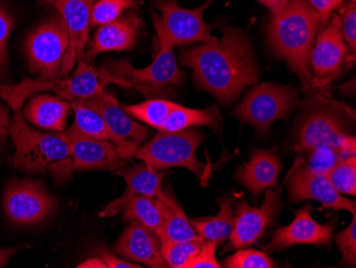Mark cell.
Here are the masks:
<instances>
[{"instance_id":"cell-21","label":"cell","mask_w":356,"mask_h":268,"mask_svg":"<svg viewBox=\"0 0 356 268\" xmlns=\"http://www.w3.org/2000/svg\"><path fill=\"white\" fill-rule=\"evenodd\" d=\"M115 175H121L126 181V191L121 198L112 201L99 213V217H112L122 211L125 204L135 196L161 197L163 194V181L165 173L154 170L147 164L142 163L131 168L117 170Z\"/></svg>"},{"instance_id":"cell-24","label":"cell","mask_w":356,"mask_h":268,"mask_svg":"<svg viewBox=\"0 0 356 268\" xmlns=\"http://www.w3.org/2000/svg\"><path fill=\"white\" fill-rule=\"evenodd\" d=\"M157 200L163 217V229L159 234L161 243L188 241L199 236L169 187L163 189V196Z\"/></svg>"},{"instance_id":"cell-3","label":"cell","mask_w":356,"mask_h":268,"mask_svg":"<svg viewBox=\"0 0 356 268\" xmlns=\"http://www.w3.org/2000/svg\"><path fill=\"white\" fill-rule=\"evenodd\" d=\"M151 17L159 40V49L151 65L136 69L127 60H119L109 63L106 70L121 87L134 88L145 97H163L171 94L168 88L183 83L184 74L178 68L174 47L165 37L160 17L155 12H151Z\"/></svg>"},{"instance_id":"cell-14","label":"cell","mask_w":356,"mask_h":268,"mask_svg":"<svg viewBox=\"0 0 356 268\" xmlns=\"http://www.w3.org/2000/svg\"><path fill=\"white\" fill-rule=\"evenodd\" d=\"M3 204L11 223L35 226L51 215L56 207V200L40 182L22 180L8 185Z\"/></svg>"},{"instance_id":"cell-11","label":"cell","mask_w":356,"mask_h":268,"mask_svg":"<svg viewBox=\"0 0 356 268\" xmlns=\"http://www.w3.org/2000/svg\"><path fill=\"white\" fill-rule=\"evenodd\" d=\"M78 101L87 107L93 108L103 117L111 135L112 143L117 148L122 159L126 161L136 155L138 149L151 135V131L134 121L118 100L105 89L93 97Z\"/></svg>"},{"instance_id":"cell-34","label":"cell","mask_w":356,"mask_h":268,"mask_svg":"<svg viewBox=\"0 0 356 268\" xmlns=\"http://www.w3.org/2000/svg\"><path fill=\"white\" fill-rule=\"evenodd\" d=\"M227 268H272L277 264L264 251L255 249H238L235 255L224 261Z\"/></svg>"},{"instance_id":"cell-23","label":"cell","mask_w":356,"mask_h":268,"mask_svg":"<svg viewBox=\"0 0 356 268\" xmlns=\"http://www.w3.org/2000/svg\"><path fill=\"white\" fill-rule=\"evenodd\" d=\"M71 102L56 94L37 93L30 97L23 109V117L32 125L47 131L63 132L67 116L71 113Z\"/></svg>"},{"instance_id":"cell-7","label":"cell","mask_w":356,"mask_h":268,"mask_svg":"<svg viewBox=\"0 0 356 268\" xmlns=\"http://www.w3.org/2000/svg\"><path fill=\"white\" fill-rule=\"evenodd\" d=\"M9 134L15 147L14 166L28 173H44L51 164L69 157V145L60 134L32 129L24 120L22 110L14 113Z\"/></svg>"},{"instance_id":"cell-29","label":"cell","mask_w":356,"mask_h":268,"mask_svg":"<svg viewBox=\"0 0 356 268\" xmlns=\"http://www.w3.org/2000/svg\"><path fill=\"white\" fill-rule=\"evenodd\" d=\"M72 109L75 113L74 127L83 135L94 139L112 143L111 135L103 117L93 108L83 105L78 100H71Z\"/></svg>"},{"instance_id":"cell-43","label":"cell","mask_w":356,"mask_h":268,"mask_svg":"<svg viewBox=\"0 0 356 268\" xmlns=\"http://www.w3.org/2000/svg\"><path fill=\"white\" fill-rule=\"evenodd\" d=\"M78 268H107L105 262L101 258H92L77 266Z\"/></svg>"},{"instance_id":"cell-16","label":"cell","mask_w":356,"mask_h":268,"mask_svg":"<svg viewBox=\"0 0 356 268\" xmlns=\"http://www.w3.org/2000/svg\"><path fill=\"white\" fill-rule=\"evenodd\" d=\"M97 0H40L43 5L58 10L69 31V49L62 63L60 75H69L76 63L85 58L86 45L89 41L90 19Z\"/></svg>"},{"instance_id":"cell-26","label":"cell","mask_w":356,"mask_h":268,"mask_svg":"<svg viewBox=\"0 0 356 268\" xmlns=\"http://www.w3.org/2000/svg\"><path fill=\"white\" fill-rule=\"evenodd\" d=\"M221 121V115L217 107L192 109L176 104L159 132H181L192 129L194 126H207L217 129Z\"/></svg>"},{"instance_id":"cell-37","label":"cell","mask_w":356,"mask_h":268,"mask_svg":"<svg viewBox=\"0 0 356 268\" xmlns=\"http://www.w3.org/2000/svg\"><path fill=\"white\" fill-rule=\"evenodd\" d=\"M338 14L343 23V36L346 44L351 53L356 51V5L355 3H346L338 8Z\"/></svg>"},{"instance_id":"cell-17","label":"cell","mask_w":356,"mask_h":268,"mask_svg":"<svg viewBox=\"0 0 356 268\" xmlns=\"http://www.w3.org/2000/svg\"><path fill=\"white\" fill-rule=\"evenodd\" d=\"M335 227L336 219L325 225L317 223L312 217L311 205H305L297 212L293 223L274 232L271 242L265 249L277 252L295 245H327L331 243Z\"/></svg>"},{"instance_id":"cell-38","label":"cell","mask_w":356,"mask_h":268,"mask_svg":"<svg viewBox=\"0 0 356 268\" xmlns=\"http://www.w3.org/2000/svg\"><path fill=\"white\" fill-rule=\"evenodd\" d=\"M216 249L217 244L215 242L205 239L199 253L190 262L188 268H221L216 258Z\"/></svg>"},{"instance_id":"cell-27","label":"cell","mask_w":356,"mask_h":268,"mask_svg":"<svg viewBox=\"0 0 356 268\" xmlns=\"http://www.w3.org/2000/svg\"><path fill=\"white\" fill-rule=\"evenodd\" d=\"M123 219L127 223H137L152 230L159 236L163 229V212L156 198L135 196L122 209Z\"/></svg>"},{"instance_id":"cell-20","label":"cell","mask_w":356,"mask_h":268,"mask_svg":"<svg viewBox=\"0 0 356 268\" xmlns=\"http://www.w3.org/2000/svg\"><path fill=\"white\" fill-rule=\"evenodd\" d=\"M115 245V251L127 261L142 263L153 268L168 267L159 236L152 230L137 223H129Z\"/></svg>"},{"instance_id":"cell-9","label":"cell","mask_w":356,"mask_h":268,"mask_svg":"<svg viewBox=\"0 0 356 268\" xmlns=\"http://www.w3.org/2000/svg\"><path fill=\"white\" fill-rule=\"evenodd\" d=\"M69 31L61 15H53L38 26L26 40L28 65L44 81L60 75L69 49Z\"/></svg>"},{"instance_id":"cell-33","label":"cell","mask_w":356,"mask_h":268,"mask_svg":"<svg viewBox=\"0 0 356 268\" xmlns=\"http://www.w3.org/2000/svg\"><path fill=\"white\" fill-rule=\"evenodd\" d=\"M309 153V161L301 164V166L307 171L317 175H327L339 161L349 157L335 148H318Z\"/></svg>"},{"instance_id":"cell-25","label":"cell","mask_w":356,"mask_h":268,"mask_svg":"<svg viewBox=\"0 0 356 268\" xmlns=\"http://www.w3.org/2000/svg\"><path fill=\"white\" fill-rule=\"evenodd\" d=\"M235 200V196L221 197L217 201L220 207L217 216L190 220L197 234L206 241L215 242L217 246H221L227 241L234 229L233 207Z\"/></svg>"},{"instance_id":"cell-2","label":"cell","mask_w":356,"mask_h":268,"mask_svg":"<svg viewBox=\"0 0 356 268\" xmlns=\"http://www.w3.org/2000/svg\"><path fill=\"white\" fill-rule=\"evenodd\" d=\"M319 29V14L309 0H289L283 9L272 13L268 25L272 51L299 76L304 92L314 88L309 59Z\"/></svg>"},{"instance_id":"cell-39","label":"cell","mask_w":356,"mask_h":268,"mask_svg":"<svg viewBox=\"0 0 356 268\" xmlns=\"http://www.w3.org/2000/svg\"><path fill=\"white\" fill-rule=\"evenodd\" d=\"M314 9L318 12L320 17V29H325V26L331 19L334 10L341 7L346 0H309Z\"/></svg>"},{"instance_id":"cell-19","label":"cell","mask_w":356,"mask_h":268,"mask_svg":"<svg viewBox=\"0 0 356 268\" xmlns=\"http://www.w3.org/2000/svg\"><path fill=\"white\" fill-rule=\"evenodd\" d=\"M142 22L135 12H126L111 23L99 26L83 61H92L107 52L129 51L137 42Z\"/></svg>"},{"instance_id":"cell-5","label":"cell","mask_w":356,"mask_h":268,"mask_svg":"<svg viewBox=\"0 0 356 268\" xmlns=\"http://www.w3.org/2000/svg\"><path fill=\"white\" fill-rule=\"evenodd\" d=\"M110 84L117 85V81L108 73L107 70H96L87 62L81 61L69 78L57 77L48 81L41 78H25L16 85L0 83V99H3L15 113L22 110L28 97L37 93L51 92L67 101L88 99L105 89L106 86Z\"/></svg>"},{"instance_id":"cell-12","label":"cell","mask_w":356,"mask_h":268,"mask_svg":"<svg viewBox=\"0 0 356 268\" xmlns=\"http://www.w3.org/2000/svg\"><path fill=\"white\" fill-rule=\"evenodd\" d=\"M213 3L206 0L197 9H184L176 0H156L154 6L160 11L163 31L173 47L208 43L217 38L210 33L213 26L204 21V12Z\"/></svg>"},{"instance_id":"cell-35","label":"cell","mask_w":356,"mask_h":268,"mask_svg":"<svg viewBox=\"0 0 356 268\" xmlns=\"http://www.w3.org/2000/svg\"><path fill=\"white\" fill-rule=\"evenodd\" d=\"M13 29V19L7 10L0 5V78H5L9 70L8 42Z\"/></svg>"},{"instance_id":"cell-6","label":"cell","mask_w":356,"mask_h":268,"mask_svg":"<svg viewBox=\"0 0 356 268\" xmlns=\"http://www.w3.org/2000/svg\"><path fill=\"white\" fill-rule=\"evenodd\" d=\"M204 139V134L193 127L172 133L159 132L149 143L142 145L135 156L157 171L173 167L186 168L204 181L210 172L209 167L197 157V148Z\"/></svg>"},{"instance_id":"cell-31","label":"cell","mask_w":356,"mask_h":268,"mask_svg":"<svg viewBox=\"0 0 356 268\" xmlns=\"http://www.w3.org/2000/svg\"><path fill=\"white\" fill-rule=\"evenodd\" d=\"M142 0H97L91 12L90 26L105 25L119 19L124 12L138 9Z\"/></svg>"},{"instance_id":"cell-36","label":"cell","mask_w":356,"mask_h":268,"mask_svg":"<svg viewBox=\"0 0 356 268\" xmlns=\"http://www.w3.org/2000/svg\"><path fill=\"white\" fill-rule=\"evenodd\" d=\"M347 229L336 235V243L343 255V263L347 266L356 265V214Z\"/></svg>"},{"instance_id":"cell-8","label":"cell","mask_w":356,"mask_h":268,"mask_svg":"<svg viewBox=\"0 0 356 268\" xmlns=\"http://www.w3.org/2000/svg\"><path fill=\"white\" fill-rule=\"evenodd\" d=\"M59 134L69 145L70 155L48 167L58 181H67L76 170L117 171L127 163L110 141L88 137L79 133L74 126L69 131L59 132Z\"/></svg>"},{"instance_id":"cell-22","label":"cell","mask_w":356,"mask_h":268,"mask_svg":"<svg viewBox=\"0 0 356 268\" xmlns=\"http://www.w3.org/2000/svg\"><path fill=\"white\" fill-rule=\"evenodd\" d=\"M282 161L277 154L266 150L252 153L251 159L236 172V181L241 183L251 193L254 200L269 188L277 185Z\"/></svg>"},{"instance_id":"cell-18","label":"cell","mask_w":356,"mask_h":268,"mask_svg":"<svg viewBox=\"0 0 356 268\" xmlns=\"http://www.w3.org/2000/svg\"><path fill=\"white\" fill-rule=\"evenodd\" d=\"M289 197L293 202L317 200L323 207L334 211H348L356 214L355 201L343 198L332 185L327 175H317L307 171L301 164L290 178Z\"/></svg>"},{"instance_id":"cell-44","label":"cell","mask_w":356,"mask_h":268,"mask_svg":"<svg viewBox=\"0 0 356 268\" xmlns=\"http://www.w3.org/2000/svg\"><path fill=\"white\" fill-rule=\"evenodd\" d=\"M16 250H17V248H6V249H0V267L7 264L10 258L15 253Z\"/></svg>"},{"instance_id":"cell-13","label":"cell","mask_w":356,"mask_h":268,"mask_svg":"<svg viewBox=\"0 0 356 268\" xmlns=\"http://www.w3.org/2000/svg\"><path fill=\"white\" fill-rule=\"evenodd\" d=\"M350 57L349 47L343 39L341 17L338 14H333L325 29L318 33L312 49L309 65L313 87H325L333 81L341 73Z\"/></svg>"},{"instance_id":"cell-1","label":"cell","mask_w":356,"mask_h":268,"mask_svg":"<svg viewBox=\"0 0 356 268\" xmlns=\"http://www.w3.org/2000/svg\"><path fill=\"white\" fill-rule=\"evenodd\" d=\"M184 67L193 70L194 83L222 105L237 101L245 87L257 83V62L245 30L226 26L222 39L184 49L179 56Z\"/></svg>"},{"instance_id":"cell-42","label":"cell","mask_w":356,"mask_h":268,"mask_svg":"<svg viewBox=\"0 0 356 268\" xmlns=\"http://www.w3.org/2000/svg\"><path fill=\"white\" fill-rule=\"evenodd\" d=\"M258 1L271 10L272 13H277L285 7L289 0H258Z\"/></svg>"},{"instance_id":"cell-41","label":"cell","mask_w":356,"mask_h":268,"mask_svg":"<svg viewBox=\"0 0 356 268\" xmlns=\"http://www.w3.org/2000/svg\"><path fill=\"white\" fill-rule=\"evenodd\" d=\"M10 123H11V117H10L9 110L3 104L0 103V149L5 147L7 143Z\"/></svg>"},{"instance_id":"cell-28","label":"cell","mask_w":356,"mask_h":268,"mask_svg":"<svg viewBox=\"0 0 356 268\" xmlns=\"http://www.w3.org/2000/svg\"><path fill=\"white\" fill-rule=\"evenodd\" d=\"M176 103L165 99H152L134 105H122L128 115L160 131Z\"/></svg>"},{"instance_id":"cell-15","label":"cell","mask_w":356,"mask_h":268,"mask_svg":"<svg viewBox=\"0 0 356 268\" xmlns=\"http://www.w3.org/2000/svg\"><path fill=\"white\" fill-rule=\"evenodd\" d=\"M282 193V187L277 191L269 188L266 191L265 201L259 207H251L245 200L236 205L234 229L229 236L227 250L248 248L261 239L281 207Z\"/></svg>"},{"instance_id":"cell-4","label":"cell","mask_w":356,"mask_h":268,"mask_svg":"<svg viewBox=\"0 0 356 268\" xmlns=\"http://www.w3.org/2000/svg\"><path fill=\"white\" fill-rule=\"evenodd\" d=\"M348 108L316 97L306 106L297 131L298 153L318 148H335L347 156L355 155L356 140L347 133Z\"/></svg>"},{"instance_id":"cell-30","label":"cell","mask_w":356,"mask_h":268,"mask_svg":"<svg viewBox=\"0 0 356 268\" xmlns=\"http://www.w3.org/2000/svg\"><path fill=\"white\" fill-rule=\"evenodd\" d=\"M205 239L202 236L188 241L161 243V253L168 267L188 268L190 262L199 253Z\"/></svg>"},{"instance_id":"cell-32","label":"cell","mask_w":356,"mask_h":268,"mask_svg":"<svg viewBox=\"0 0 356 268\" xmlns=\"http://www.w3.org/2000/svg\"><path fill=\"white\" fill-rule=\"evenodd\" d=\"M332 185L339 194L356 195V156L346 157L327 173Z\"/></svg>"},{"instance_id":"cell-40","label":"cell","mask_w":356,"mask_h":268,"mask_svg":"<svg viewBox=\"0 0 356 268\" xmlns=\"http://www.w3.org/2000/svg\"><path fill=\"white\" fill-rule=\"evenodd\" d=\"M99 258H101L105 262L107 268H141L139 264L134 263V262L126 261L124 259H120L117 255H113L107 248H101L97 251Z\"/></svg>"},{"instance_id":"cell-10","label":"cell","mask_w":356,"mask_h":268,"mask_svg":"<svg viewBox=\"0 0 356 268\" xmlns=\"http://www.w3.org/2000/svg\"><path fill=\"white\" fill-rule=\"evenodd\" d=\"M297 89L293 86L261 84L247 94L234 113L242 123L266 133L277 120L286 119L290 115L297 102Z\"/></svg>"}]
</instances>
